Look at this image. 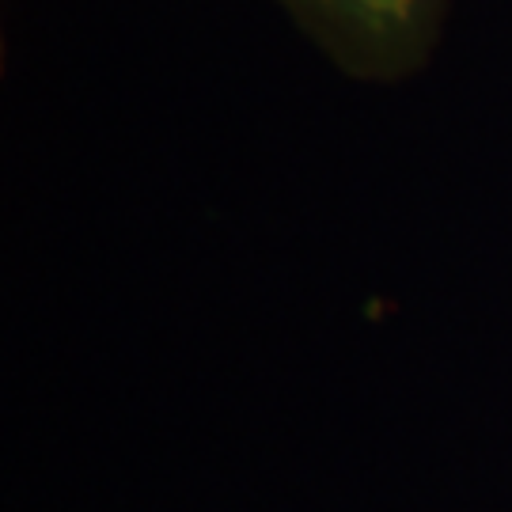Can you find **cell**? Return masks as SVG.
Segmentation results:
<instances>
[{
	"label": "cell",
	"mask_w": 512,
	"mask_h": 512,
	"mask_svg": "<svg viewBox=\"0 0 512 512\" xmlns=\"http://www.w3.org/2000/svg\"><path fill=\"white\" fill-rule=\"evenodd\" d=\"M323 54L357 80H403L437 50L448 0H274Z\"/></svg>",
	"instance_id": "6da1fadb"
}]
</instances>
